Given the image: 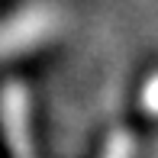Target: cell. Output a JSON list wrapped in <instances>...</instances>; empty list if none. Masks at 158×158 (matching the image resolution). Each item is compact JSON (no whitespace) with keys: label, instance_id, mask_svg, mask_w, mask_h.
Segmentation results:
<instances>
[{"label":"cell","instance_id":"1","mask_svg":"<svg viewBox=\"0 0 158 158\" xmlns=\"http://www.w3.org/2000/svg\"><path fill=\"white\" fill-rule=\"evenodd\" d=\"M55 29H58V13H55V6L35 3V6L19 10L16 16L0 23V61L42 45L45 39H52Z\"/></svg>","mask_w":158,"mask_h":158},{"label":"cell","instance_id":"2","mask_svg":"<svg viewBox=\"0 0 158 158\" xmlns=\"http://www.w3.org/2000/svg\"><path fill=\"white\" fill-rule=\"evenodd\" d=\"M0 126H3V139L13 158H35L32 97L26 90V84L10 81L0 90Z\"/></svg>","mask_w":158,"mask_h":158},{"label":"cell","instance_id":"3","mask_svg":"<svg viewBox=\"0 0 158 158\" xmlns=\"http://www.w3.org/2000/svg\"><path fill=\"white\" fill-rule=\"evenodd\" d=\"M135 152H139L135 132H129V129H116V132L103 142L100 158H135Z\"/></svg>","mask_w":158,"mask_h":158},{"label":"cell","instance_id":"4","mask_svg":"<svg viewBox=\"0 0 158 158\" xmlns=\"http://www.w3.org/2000/svg\"><path fill=\"white\" fill-rule=\"evenodd\" d=\"M139 103H142V110L152 119H158V71L145 77V84H142V90H139Z\"/></svg>","mask_w":158,"mask_h":158}]
</instances>
